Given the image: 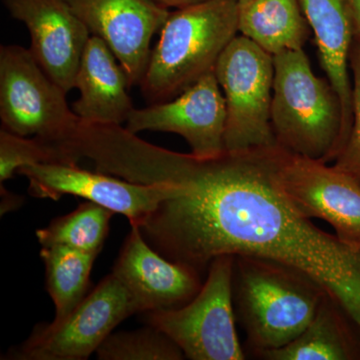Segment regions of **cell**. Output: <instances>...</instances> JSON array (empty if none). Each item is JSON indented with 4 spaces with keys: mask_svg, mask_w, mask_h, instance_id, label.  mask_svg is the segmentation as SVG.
I'll use <instances>...</instances> for the list:
<instances>
[{
    "mask_svg": "<svg viewBox=\"0 0 360 360\" xmlns=\"http://www.w3.org/2000/svg\"><path fill=\"white\" fill-rule=\"evenodd\" d=\"M328 293L319 281L290 265L234 257V311L255 355L285 347L302 335Z\"/></svg>",
    "mask_w": 360,
    "mask_h": 360,
    "instance_id": "2",
    "label": "cell"
},
{
    "mask_svg": "<svg viewBox=\"0 0 360 360\" xmlns=\"http://www.w3.org/2000/svg\"><path fill=\"white\" fill-rule=\"evenodd\" d=\"M125 238L113 267L137 314L184 307L202 288L201 274L172 262L149 245L137 225Z\"/></svg>",
    "mask_w": 360,
    "mask_h": 360,
    "instance_id": "14",
    "label": "cell"
},
{
    "mask_svg": "<svg viewBox=\"0 0 360 360\" xmlns=\"http://www.w3.org/2000/svg\"><path fill=\"white\" fill-rule=\"evenodd\" d=\"M161 6L167 7V8L180 9L184 7L194 6V4H201L206 0H155Z\"/></svg>",
    "mask_w": 360,
    "mask_h": 360,
    "instance_id": "25",
    "label": "cell"
},
{
    "mask_svg": "<svg viewBox=\"0 0 360 360\" xmlns=\"http://www.w3.org/2000/svg\"><path fill=\"white\" fill-rule=\"evenodd\" d=\"M0 193H1V210H0L1 215L18 210L23 203L22 196L18 195V194H14L7 191L6 187L4 186V184H1Z\"/></svg>",
    "mask_w": 360,
    "mask_h": 360,
    "instance_id": "24",
    "label": "cell"
},
{
    "mask_svg": "<svg viewBox=\"0 0 360 360\" xmlns=\"http://www.w3.org/2000/svg\"><path fill=\"white\" fill-rule=\"evenodd\" d=\"M225 125L224 96L213 71L172 101L134 108L125 129L134 134L146 130L179 134L191 146V155L210 160L226 151Z\"/></svg>",
    "mask_w": 360,
    "mask_h": 360,
    "instance_id": "11",
    "label": "cell"
},
{
    "mask_svg": "<svg viewBox=\"0 0 360 360\" xmlns=\"http://www.w3.org/2000/svg\"><path fill=\"white\" fill-rule=\"evenodd\" d=\"M349 68L352 84V123L345 148L335 165L360 182V39H354L350 51Z\"/></svg>",
    "mask_w": 360,
    "mask_h": 360,
    "instance_id": "23",
    "label": "cell"
},
{
    "mask_svg": "<svg viewBox=\"0 0 360 360\" xmlns=\"http://www.w3.org/2000/svg\"><path fill=\"white\" fill-rule=\"evenodd\" d=\"M66 94L40 68L30 49L1 45V129L56 143L66 141L82 122L68 106Z\"/></svg>",
    "mask_w": 360,
    "mask_h": 360,
    "instance_id": "7",
    "label": "cell"
},
{
    "mask_svg": "<svg viewBox=\"0 0 360 360\" xmlns=\"http://www.w3.org/2000/svg\"><path fill=\"white\" fill-rule=\"evenodd\" d=\"M46 290L56 307L53 321H60L84 300L97 255L65 245L42 248Z\"/></svg>",
    "mask_w": 360,
    "mask_h": 360,
    "instance_id": "19",
    "label": "cell"
},
{
    "mask_svg": "<svg viewBox=\"0 0 360 360\" xmlns=\"http://www.w3.org/2000/svg\"><path fill=\"white\" fill-rule=\"evenodd\" d=\"M281 191L303 217L324 220L342 243L360 248V182L335 165L267 148Z\"/></svg>",
    "mask_w": 360,
    "mask_h": 360,
    "instance_id": "9",
    "label": "cell"
},
{
    "mask_svg": "<svg viewBox=\"0 0 360 360\" xmlns=\"http://www.w3.org/2000/svg\"><path fill=\"white\" fill-rule=\"evenodd\" d=\"M354 11L355 39H360V0H352Z\"/></svg>",
    "mask_w": 360,
    "mask_h": 360,
    "instance_id": "26",
    "label": "cell"
},
{
    "mask_svg": "<svg viewBox=\"0 0 360 360\" xmlns=\"http://www.w3.org/2000/svg\"><path fill=\"white\" fill-rule=\"evenodd\" d=\"M115 214L104 206L86 201L73 212L52 220L46 227L39 229L37 238L42 248L65 245L98 255Z\"/></svg>",
    "mask_w": 360,
    "mask_h": 360,
    "instance_id": "20",
    "label": "cell"
},
{
    "mask_svg": "<svg viewBox=\"0 0 360 360\" xmlns=\"http://www.w3.org/2000/svg\"><path fill=\"white\" fill-rule=\"evenodd\" d=\"M30 182L33 198L59 200L72 195L124 215L130 225L141 226L169 194L167 184H142L104 172H89L78 165L45 163L21 167L18 172Z\"/></svg>",
    "mask_w": 360,
    "mask_h": 360,
    "instance_id": "10",
    "label": "cell"
},
{
    "mask_svg": "<svg viewBox=\"0 0 360 360\" xmlns=\"http://www.w3.org/2000/svg\"><path fill=\"white\" fill-rule=\"evenodd\" d=\"M103 39L91 35L85 46L75 89L79 90L72 110L86 124L122 125L134 110L129 79Z\"/></svg>",
    "mask_w": 360,
    "mask_h": 360,
    "instance_id": "15",
    "label": "cell"
},
{
    "mask_svg": "<svg viewBox=\"0 0 360 360\" xmlns=\"http://www.w3.org/2000/svg\"><path fill=\"white\" fill-rule=\"evenodd\" d=\"M135 314L129 291L111 272L65 319L35 326L30 338L2 359H87L120 322Z\"/></svg>",
    "mask_w": 360,
    "mask_h": 360,
    "instance_id": "8",
    "label": "cell"
},
{
    "mask_svg": "<svg viewBox=\"0 0 360 360\" xmlns=\"http://www.w3.org/2000/svg\"><path fill=\"white\" fill-rule=\"evenodd\" d=\"M103 39L122 65L129 87L141 84L150 58V42L170 11L155 0H65Z\"/></svg>",
    "mask_w": 360,
    "mask_h": 360,
    "instance_id": "12",
    "label": "cell"
},
{
    "mask_svg": "<svg viewBox=\"0 0 360 360\" xmlns=\"http://www.w3.org/2000/svg\"><path fill=\"white\" fill-rule=\"evenodd\" d=\"M99 360H180L179 345L162 330L148 326L132 331L112 333L96 350Z\"/></svg>",
    "mask_w": 360,
    "mask_h": 360,
    "instance_id": "21",
    "label": "cell"
},
{
    "mask_svg": "<svg viewBox=\"0 0 360 360\" xmlns=\"http://www.w3.org/2000/svg\"><path fill=\"white\" fill-rule=\"evenodd\" d=\"M300 2L314 33L322 70L340 98L345 146L352 123L349 58L355 39L354 4L352 0H300Z\"/></svg>",
    "mask_w": 360,
    "mask_h": 360,
    "instance_id": "16",
    "label": "cell"
},
{
    "mask_svg": "<svg viewBox=\"0 0 360 360\" xmlns=\"http://www.w3.org/2000/svg\"><path fill=\"white\" fill-rule=\"evenodd\" d=\"M347 319L349 316L340 302L328 293L302 335L285 347L257 356L267 360L359 359L360 348Z\"/></svg>",
    "mask_w": 360,
    "mask_h": 360,
    "instance_id": "18",
    "label": "cell"
},
{
    "mask_svg": "<svg viewBox=\"0 0 360 360\" xmlns=\"http://www.w3.org/2000/svg\"><path fill=\"white\" fill-rule=\"evenodd\" d=\"M214 75L226 105V151L276 146L271 125L274 56L238 33L220 56Z\"/></svg>",
    "mask_w": 360,
    "mask_h": 360,
    "instance_id": "6",
    "label": "cell"
},
{
    "mask_svg": "<svg viewBox=\"0 0 360 360\" xmlns=\"http://www.w3.org/2000/svg\"><path fill=\"white\" fill-rule=\"evenodd\" d=\"M271 125L277 146L328 163L343 146L342 111L328 79L319 77L303 49L274 56Z\"/></svg>",
    "mask_w": 360,
    "mask_h": 360,
    "instance_id": "4",
    "label": "cell"
},
{
    "mask_svg": "<svg viewBox=\"0 0 360 360\" xmlns=\"http://www.w3.org/2000/svg\"><path fill=\"white\" fill-rule=\"evenodd\" d=\"M233 255L214 258L198 295L184 307L146 312L144 321L167 333L191 360H243L232 295Z\"/></svg>",
    "mask_w": 360,
    "mask_h": 360,
    "instance_id": "5",
    "label": "cell"
},
{
    "mask_svg": "<svg viewBox=\"0 0 360 360\" xmlns=\"http://www.w3.org/2000/svg\"><path fill=\"white\" fill-rule=\"evenodd\" d=\"M45 163L78 165L56 142L0 130V184L13 179L21 167Z\"/></svg>",
    "mask_w": 360,
    "mask_h": 360,
    "instance_id": "22",
    "label": "cell"
},
{
    "mask_svg": "<svg viewBox=\"0 0 360 360\" xmlns=\"http://www.w3.org/2000/svg\"><path fill=\"white\" fill-rule=\"evenodd\" d=\"M238 0H206L170 13L139 84L146 101H172L214 71L238 34Z\"/></svg>",
    "mask_w": 360,
    "mask_h": 360,
    "instance_id": "3",
    "label": "cell"
},
{
    "mask_svg": "<svg viewBox=\"0 0 360 360\" xmlns=\"http://www.w3.org/2000/svg\"><path fill=\"white\" fill-rule=\"evenodd\" d=\"M267 148L201 160L132 135L120 149L117 174L169 187L139 226L167 259L200 274L221 255L290 265L322 284L360 331V248L321 231L296 210L277 182Z\"/></svg>",
    "mask_w": 360,
    "mask_h": 360,
    "instance_id": "1",
    "label": "cell"
},
{
    "mask_svg": "<svg viewBox=\"0 0 360 360\" xmlns=\"http://www.w3.org/2000/svg\"><path fill=\"white\" fill-rule=\"evenodd\" d=\"M238 33L271 56L300 51L311 30L300 0H238Z\"/></svg>",
    "mask_w": 360,
    "mask_h": 360,
    "instance_id": "17",
    "label": "cell"
},
{
    "mask_svg": "<svg viewBox=\"0 0 360 360\" xmlns=\"http://www.w3.org/2000/svg\"><path fill=\"white\" fill-rule=\"evenodd\" d=\"M14 20L30 32V51L47 75L66 94L75 89L89 28L65 0H4Z\"/></svg>",
    "mask_w": 360,
    "mask_h": 360,
    "instance_id": "13",
    "label": "cell"
}]
</instances>
